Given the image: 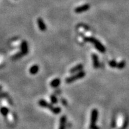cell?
Segmentation results:
<instances>
[{"mask_svg": "<svg viewBox=\"0 0 129 129\" xmlns=\"http://www.w3.org/2000/svg\"><path fill=\"white\" fill-rule=\"evenodd\" d=\"M84 40L86 42H90V43H92L94 45L96 49L99 52L102 53H104L106 52V48L104 47V46L98 39L95 38L93 37H84Z\"/></svg>", "mask_w": 129, "mask_h": 129, "instance_id": "cell-1", "label": "cell"}, {"mask_svg": "<svg viewBox=\"0 0 129 129\" xmlns=\"http://www.w3.org/2000/svg\"><path fill=\"white\" fill-rule=\"evenodd\" d=\"M85 76V71L83 70L80 71V72H77V74H75L74 75L71 76L66 78L65 80V83L67 84H71L74 83V81H75L76 80H80V79L83 78Z\"/></svg>", "mask_w": 129, "mask_h": 129, "instance_id": "cell-2", "label": "cell"}, {"mask_svg": "<svg viewBox=\"0 0 129 129\" xmlns=\"http://www.w3.org/2000/svg\"><path fill=\"white\" fill-rule=\"evenodd\" d=\"M99 112L97 109H93L91 112V117H90V123L89 126V129H94L96 127V124L97 123V119H98Z\"/></svg>", "mask_w": 129, "mask_h": 129, "instance_id": "cell-3", "label": "cell"}, {"mask_svg": "<svg viewBox=\"0 0 129 129\" xmlns=\"http://www.w3.org/2000/svg\"><path fill=\"white\" fill-rule=\"evenodd\" d=\"M90 6L89 4H85L83 5V6L76 7L74 11L75 13H78V14H79V13H82L85 12V11H88V10L90 9Z\"/></svg>", "mask_w": 129, "mask_h": 129, "instance_id": "cell-4", "label": "cell"}, {"mask_svg": "<svg viewBox=\"0 0 129 129\" xmlns=\"http://www.w3.org/2000/svg\"><path fill=\"white\" fill-rule=\"evenodd\" d=\"M38 103L39 106H41V107L44 108L49 109L51 111H52L53 110V109L54 107H55V106H53L52 105H52V104L48 103L47 101L44 99L39 100V101H38Z\"/></svg>", "mask_w": 129, "mask_h": 129, "instance_id": "cell-5", "label": "cell"}, {"mask_svg": "<svg viewBox=\"0 0 129 129\" xmlns=\"http://www.w3.org/2000/svg\"><path fill=\"white\" fill-rule=\"evenodd\" d=\"M37 25L38 26L39 30L41 31H43V32H44V31H46L47 29V26H46L45 22H44L43 19L41 18H38L37 20Z\"/></svg>", "mask_w": 129, "mask_h": 129, "instance_id": "cell-6", "label": "cell"}, {"mask_svg": "<svg viewBox=\"0 0 129 129\" xmlns=\"http://www.w3.org/2000/svg\"><path fill=\"white\" fill-rule=\"evenodd\" d=\"M20 48L21 53H22V55H24V56L27 55L28 53V43L26 41H22V43H21Z\"/></svg>", "mask_w": 129, "mask_h": 129, "instance_id": "cell-7", "label": "cell"}, {"mask_svg": "<svg viewBox=\"0 0 129 129\" xmlns=\"http://www.w3.org/2000/svg\"><path fill=\"white\" fill-rule=\"evenodd\" d=\"M92 60H93V68H94V69H98L100 66L98 56H97L96 54L93 53L92 55Z\"/></svg>", "mask_w": 129, "mask_h": 129, "instance_id": "cell-8", "label": "cell"}, {"mask_svg": "<svg viewBox=\"0 0 129 129\" xmlns=\"http://www.w3.org/2000/svg\"><path fill=\"white\" fill-rule=\"evenodd\" d=\"M83 70V64H78L74 67L72 68L69 70V73L71 74H74L76 72H78L80 71H81Z\"/></svg>", "mask_w": 129, "mask_h": 129, "instance_id": "cell-9", "label": "cell"}, {"mask_svg": "<svg viewBox=\"0 0 129 129\" xmlns=\"http://www.w3.org/2000/svg\"><path fill=\"white\" fill-rule=\"evenodd\" d=\"M66 123V117L65 115H63L60 117L59 129H65Z\"/></svg>", "mask_w": 129, "mask_h": 129, "instance_id": "cell-10", "label": "cell"}, {"mask_svg": "<svg viewBox=\"0 0 129 129\" xmlns=\"http://www.w3.org/2000/svg\"><path fill=\"white\" fill-rule=\"evenodd\" d=\"M39 66L37 64H34L29 69V73L31 75H35L38 73V72L39 71Z\"/></svg>", "mask_w": 129, "mask_h": 129, "instance_id": "cell-11", "label": "cell"}, {"mask_svg": "<svg viewBox=\"0 0 129 129\" xmlns=\"http://www.w3.org/2000/svg\"><path fill=\"white\" fill-rule=\"evenodd\" d=\"M61 81L59 78H55L50 83V86L53 88H57L60 85Z\"/></svg>", "mask_w": 129, "mask_h": 129, "instance_id": "cell-12", "label": "cell"}, {"mask_svg": "<svg viewBox=\"0 0 129 129\" xmlns=\"http://www.w3.org/2000/svg\"><path fill=\"white\" fill-rule=\"evenodd\" d=\"M1 113L4 117H6L9 113V110L7 107L5 106H2L1 109Z\"/></svg>", "mask_w": 129, "mask_h": 129, "instance_id": "cell-13", "label": "cell"}, {"mask_svg": "<svg viewBox=\"0 0 129 129\" xmlns=\"http://www.w3.org/2000/svg\"><path fill=\"white\" fill-rule=\"evenodd\" d=\"M50 101H51V103L53 105H56V104L58 102V99H57V97L55 95H53V94H52L50 96Z\"/></svg>", "mask_w": 129, "mask_h": 129, "instance_id": "cell-14", "label": "cell"}, {"mask_svg": "<svg viewBox=\"0 0 129 129\" xmlns=\"http://www.w3.org/2000/svg\"><path fill=\"white\" fill-rule=\"evenodd\" d=\"M61 108L59 106H56V107H54V108L53 109L52 112L53 114H59L61 112Z\"/></svg>", "mask_w": 129, "mask_h": 129, "instance_id": "cell-15", "label": "cell"}, {"mask_svg": "<svg viewBox=\"0 0 129 129\" xmlns=\"http://www.w3.org/2000/svg\"><path fill=\"white\" fill-rule=\"evenodd\" d=\"M108 64H109V65H110V66H111V68H117V64H118L117 63V62L115 61V60H111V61L109 62Z\"/></svg>", "mask_w": 129, "mask_h": 129, "instance_id": "cell-16", "label": "cell"}, {"mask_svg": "<svg viewBox=\"0 0 129 129\" xmlns=\"http://www.w3.org/2000/svg\"><path fill=\"white\" fill-rule=\"evenodd\" d=\"M125 65H126V62H125V61H121L120 63H118V64H117V68L119 69H122L123 68H124Z\"/></svg>", "mask_w": 129, "mask_h": 129, "instance_id": "cell-17", "label": "cell"}, {"mask_svg": "<svg viewBox=\"0 0 129 129\" xmlns=\"http://www.w3.org/2000/svg\"><path fill=\"white\" fill-rule=\"evenodd\" d=\"M22 56H23L22 53H18L15 54V55L13 56V59H14V60H16V59H19Z\"/></svg>", "mask_w": 129, "mask_h": 129, "instance_id": "cell-18", "label": "cell"}, {"mask_svg": "<svg viewBox=\"0 0 129 129\" xmlns=\"http://www.w3.org/2000/svg\"><path fill=\"white\" fill-rule=\"evenodd\" d=\"M111 124V126L112 128H115L116 127V120H115V119L113 118L112 120Z\"/></svg>", "mask_w": 129, "mask_h": 129, "instance_id": "cell-19", "label": "cell"}, {"mask_svg": "<svg viewBox=\"0 0 129 129\" xmlns=\"http://www.w3.org/2000/svg\"><path fill=\"white\" fill-rule=\"evenodd\" d=\"M61 103H62L64 106H66V105L68 104V103H67V101L63 98L61 99Z\"/></svg>", "mask_w": 129, "mask_h": 129, "instance_id": "cell-20", "label": "cell"}]
</instances>
